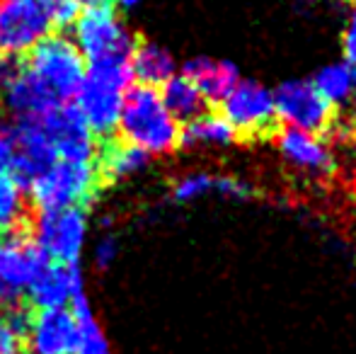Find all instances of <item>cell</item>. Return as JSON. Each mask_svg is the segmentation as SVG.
Segmentation results:
<instances>
[{
  "instance_id": "1",
  "label": "cell",
  "mask_w": 356,
  "mask_h": 354,
  "mask_svg": "<svg viewBox=\"0 0 356 354\" xmlns=\"http://www.w3.org/2000/svg\"><path fill=\"white\" fill-rule=\"evenodd\" d=\"M78 15L80 0H0V56H24Z\"/></svg>"
},
{
  "instance_id": "2",
  "label": "cell",
  "mask_w": 356,
  "mask_h": 354,
  "mask_svg": "<svg viewBox=\"0 0 356 354\" xmlns=\"http://www.w3.org/2000/svg\"><path fill=\"white\" fill-rule=\"evenodd\" d=\"M117 129L124 143L145 156H168L182 146V124L168 112L155 88L134 86L124 97Z\"/></svg>"
},
{
  "instance_id": "3",
  "label": "cell",
  "mask_w": 356,
  "mask_h": 354,
  "mask_svg": "<svg viewBox=\"0 0 356 354\" xmlns=\"http://www.w3.org/2000/svg\"><path fill=\"white\" fill-rule=\"evenodd\" d=\"M131 88L134 76L129 61L88 63L73 107L78 109L90 131L97 136H109L117 129L124 97Z\"/></svg>"
},
{
  "instance_id": "4",
  "label": "cell",
  "mask_w": 356,
  "mask_h": 354,
  "mask_svg": "<svg viewBox=\"0 0 356 354\" xmlns=\"http://www.w3.org/2000/svg\"><path fill=\"white\" fill-rule=\"evenodd\" d=\"M24 68L54 95L58 104H66L78 95L88 63L73 44V39L61 37V34H49L29 51Z\"/></svg>"
},
{
  "instance_id": "5",
  "label": "cell",
  "mask_w": 356,
  "mask_h": 354,
  "mask_svg": "<svg viewBox=\"0 0 356 354\" xmlns=\"http://www.w3.org/2000/svg\"><path fill=\"white\" fill-rule=\"evenodd\" d=\"M73 44L83 54L85 63L129 61L136 47L114 5L80 8V15L73 22Z\"/></svg>"
},
{
  "instance_id": "6",
  "label": "cell",
  "mask_w": 356,
  "mask_h": 354,
  "mask_svg": "<svg viewBox=\"0 0 356 354\" xmlns=\"http://www.w3.org/2000/svg\"><path fill=\"white\" fill-rule=\"evenodd\" d=\"M99 187V170L95 161H54L27 192L39 211L83 207Z\"/></svg>"
},
{
  "instance_id": "7",
  "label": "cell",
  "mask_w": 356,
  "mask_h": 354,
  "mask_svg": "<svg viewBox=\"0 0 356 354\" xmlns=\"http://www.w3.org/2000/svg\"><path fill=\"white\" fill-rule=\"evenodd\" d=\"M90 223L83 207L39 211L29 241L49 262L58 265H78L88 243Z\"/></svg>"
},
{
  "instance_id": "8",
  "label": "cell",
  "mask_w": 356,
  "mask_h": 354,
  "mask_svg": "<svg viewBox=\"0 0 356 354\" xmlns=\"http://www.w3.org/2000/svg\"><path fill=\"white\" fill-rule=\"evenodd\" d=\"M272 95L277 119H282L286 129L320 134L332 127L334 109L325 102V97L310 81L291 78V81H284L277 90H272Z\"/></svg>"
},
{
  "instance_id": "9",
  "label": "cell",
  "mask_w": 356,
  "mask_h": 354,
  "mask_svg": "<svg viewBox=\"0 0 356 354\" xmlns=\"http://www.w3.org/2000/svg\"><path fill=\"white\" fill-rule=\"evenodd\" d=\"M220 114L235 134L245 136H264L277 122L272 90L257 81H238V86L220 99Z\"/></svg>"
},
{
  "instance_id": "10",
  "label": "cell",
  "mask_w": 356,
  "mask_h": 354,
  "mask_svg": "<svg viewBox=\"0 0 356 354\" xmlns=\"http://www.w3.org/2000/svg\"><path fill=\"white\" fill-rule=\"evenodd\" d=\"M39 124L47 134L56 161H95L97 156L95 134L88 129L73 104H61L39 119Z\"/></svg>"
},
{
  "instance_id": "11",
  "label": "cell",
  "mask_w": 356,
  "mask_h": 354,
  "mask_svg": "<svg viewBox=\"0 0 356 354\" xmlns=\"http://www.w3.org/2000/svg\"><path fill=\"white\" fill-rule=\"evenodd\" d=\"M78 337V321L71 308H54L29 318L22 340L29 354H75Z\"/></svg>"
},
{
  "instance_id": "12",
  "label": "cell",
  "mask_w": 356,
  "mask_h": 354,
  "mask_svg": "<svg viewBox=\"0 0 356 354\" xmlns=\"http://www.w3.org/2000/svg\"><path fill=\"white\" fill-rule=\"evenodd\" d=\"M277 151L291 170L308 177H325L334 170V151L320 134L284 129L277 136Z\"/></svg>"
},
{
  "instance_id": "13",
  "label": "cell",
  "mask_w": 356,
  "mask_h": 354,
  "mask_svg": "<svg viewBox=\"0 0 356 354\" xmlns=\"http://www.w3.org/2000/svg\"><path fill=\"white\" fill-rule=\"evenodd\" d=\"M44 262L47 257L37 250L29 238L19 233L0 236V284L13 298L27 291Z\"/></svg>"
},
{
  "instance_id": "14",
  "label": "cell",
  "mask_w": 356,
  "mask_h": 354,
  "mask_svg": "<svg viewBox=\"0 0 356 354\" xmlns=\"http://www.w3.org/2000/svg\"><path fill=\"white\" fill-rule=\"evenodd\" d=\"M24 293L37 311L68 308L75 296L85 293L83 274L78 265H58V262L47 260Z\"/></svg>"
},
{
  "instance_id": "15",
  "label": "cell",
  "mask_w": 356,
  "mask_h": 354,
  "mask_svg": "<svg viewBox=\"0 0 356 354\" xmlns=\"http://www.w3.org/2000/svg\"><path fill=\"white\" fill-rule=\"evenodd\" d=\"M13 136H15V166L10 175L17 179L19 187L27 192L29 184L56 161V156H54L51 146H49V138L44 134L39 119H34V122H15Z\"/></svg>"
},
{
  "instance_id": "16",
  "label": "cell",
  "mask_w": 356,
  "mask_h": 354,
  "mask_svg": "<svg viewBox=\"0 0 356 354\" xmlns=\"http://www.w3.org/2000/svg\"><path fill=\"white\" fill-rule=\"evenodd\" d=\"M0 97H3L5 109L15 117V122H34V119L47 117L49 112L61 107L54 99V95L24 68V63L5 86H0Z\"/></svg>"
},
{
  "instance_id": "17",
  "label": "cell",
  "mask_w": 356,
  "mask_h": 354,
  "mask_svg": "<svg viewBox=\"0 0 356 354\" xmlns=\"http://www.w3.org/2000/svg\"><path fill=\"white\" fill-rule=\"evenodd\" d=\"M182 73L199 88V92L204 95L207 102L209 99L220 102L240 81V73L235 63L223 61V58H213V56L189 58V61L184 63Z\"/></svg>"
},
{
  "instance_id": "18",
  "label": "cell",
  "mask_w": 356,
  "mask_h": 354,
  "mask_svg": "<svg viewBox=\"0 0 356 354\" xmlns=\"http://www.w3.org/2000/svg\"><path fill=\"white\" fill-rule=\"evenodd\" d=\"M207 194L243 199L250 194V187L238 177L216 175V172H207V170L184 172V175H179L172 184V197H175V202H179V204L197 202V199L207 197Z\"/></svg>"
},
{
  "instance_id": "19",
  "label": "cell",
  "mask_w": 356,
  "mask_h": 354,
  "mask_svg": "<svg viewBox=\"0 0 356 354\" xmlns=\"http://www.w3.org/2000/svg\"><path fill=\"white\" fill-rule=\"evenodd\" d=\"M134 81H138L145 88H163L172 76H177V61L165 47L155 42H143L134 47V54L129 58Z\"/></svg>"
},
{
  "instance_id": "20",
  "label": "cell",
  "mask_w": 356,
  "mask_h": 354,
  "mask_svg": "<svg viewBox=\"0 0 356 354\" xmlns=\"http://www.w3.org/2000/svg\"><path fill=\"white\" fill-rule=\"evenodd\" d=\"M235 138H238V134L225 122L223 114L204 112L182 129V146H189V148L223 151V148L233 146Z\"/></svg>"
},
{
  "instance_id": "21",
  "label": "cell",
  "mask_w": 356,
  "mask_h": 354,
  "mask_svg": "<svg viewBox=\"0 0 356 354\" xmlns=\"http://www.w3.org/2000/svg\"><path fill=\"white\" fill-rule=\"evenodd\" d=\"M163 104L168 107V112L177 119L179 124H189L192 119H197L199 114H204V107H207V99L199 92V88L189 81L184 73H177L172 76L168 83L163 86Z\"/></svg>"
},
{
  "instance_id": "22",
  "label": "cell",
  "mask_w": 356,
  "mask_h": 354,
  "mask_svg": "<svg viewBox=\"0 0 356 354\" xmlns=\"http://www.w3.org/2000/svg\"><path fill=\"white\" fill-rule=\"evenodd\" d=\"M320 95L325 97V102L332 109L344 107L354 99V88H356V71L349 68L344 61H332L327 66H323L315 78L310 81Z\"/></svg>"
},
{
  "instance_id": "23",
  "label": "cell",
  "mask_w": 356,
  "mask_h": 354,
  "mask_svg": "<svg viewBox=\"0 0 356 354\" xmlns=\"http://www.w3.org/2000/svg\"><path fill=\"white\" fill-rule=\"evenodd\" d=\"M148 166V156L129 143H112L102 151V158L97 163L99 177H107L112 182L117 179L134 177Z\"/></svg>"
},
{
  "instance_id": "24",
  "label": "cell",
  "mask_w": 356,
  "mask_h": 354,
  "mask_svg": "<svg viewBox=\"0 0 356 354\" xmlns=\"http://www.w3.org/2000/svg\"><path fill=\"white\" fill-rule=\"evenodd\" d=\"M68 308L73 311L75 321H78V330H80L78 350H75V354H114L107 342V337H104L102 328H99L97 318H95L88 296H85V293L75 296Z\"/></svg>"
},
{
  "instance_id": "25",
  "label": "cell",
  "mask_w": 356,
  "mask_h": 354,
  "mask_svg": "<svg viewBox=\"0 0 356 354\" xmlns=\"http://www.w3.org/2000/svg\"><path fill=\"white\" fill-rule=\"evenodd\" d=\"M24 218V189L13 175H0V236L17 233Z\"/></svg>"
},
{
  "instance_id": "26",
  "label": "cell",
  "mask_w": 356,
  "mask_h": 354,
  "mask_svg": "<svg viewBox=\"0 0 356 354\" xmlns=\"http://www.w3.org/2000/svg\"><path fill=\"white\" fill-rule=\"evenodd\" d=\"M29 316L17 308H0V354H19Z\"/></svg>"
},
{
  "instance_id": "27",
  "label": "cell",
  "mask_w": 356,
  "mask_h": 354,
  "mask_svg": "<svg viewBox=\"0 0 356 354\" xmlns=\"http://www.w3.org/2000/svg\"><path fill=\"white\" fill-rule=\"evenodd\" d=\"M117 255H119V243L114 236H102L97 243H95V248H92L95 267H99V269L112 267L114 260H117Z\"/></svg>"
},
{
  "instance_id": "28",
  "label": "cell",
  "mask_w": 356,
  "mask_h": 354,
  "mask_svg": "<svg viewBox=\"0 0 356 354\" xmlns=\"http://www.w3.org/2000/svg\"><path fill=\"white\" fill-rule=\"evenodd\" d=\"M342 51H344V63L356 71V5L352 8V13L347 15V22H344Z\"/></svg>"
},
{
  "instance_id": "29",
  "label": "cell",
  "mask_w": 356,
  "mask_h": 354,
  "mask_svg": "<svg viewBox=\"0 0 356 354\" xmlns=\"http://www.w3.org/2000/svg\"><path fill=\"white\" fill-rule=\"evenodd\" d=\"M15 166V136L13 127L0 124V175H10Z\"/></svg>"
},
{
  "instance_id": "30",
  "label": "cell",
  "mask_w": 356,
  "mask_h": 354,
  "mask_svg": "<svg viewBox=\"0 0 356 354\" xmlns=\"http://www.w3.org/2000/svg\"><path fill=\"white\" fill-rule=\"evenodd\" d=\"M112 3H117L122 10H134L138 3H141V0H112Z\"/></svg>"
},
{
  "instance_id": "31",
  "label": "cell",
  "mask_w": 356,
  "mask_h": 354,
  "mask_svg": "<svg viewBox=\"0 0 356 354\" xmlns=\"http://www.w3.org/2000/svg\"><path fill=\"white\" fill-rule=\"evenodd\" d=\"M349 151H352V161H354V166H356V129H354L352 138H349Z\"/></svg>"
},
{
  "instance_id": "32",
  "label": "cell",
  "mask_w": 356,
  "mask_h": 354,
  "mask_svg": "<svg viewBox=\"0 0 356 354\" xmlns=\"http://www.w3.org/2000/svg\"><path fill=\"white\" fill-rule=\"evenodd\" d=\"M354 102H356V88H354Z\"/></svg>"
},
{
  "instance_id": "33",
  "label": "cell",
  "mask_w": 356,
  "mask_h": 354,
  "mask_svg": "<svg viewBox=\"0 0 356 354\" xmlns=\"http://www.w3.org/2000/svg\"><path fill=\"white\" fill-rule=\"evenodd\" d=\"M352 3H356V0H352Z\"/></svg>"
}]
</instances>
